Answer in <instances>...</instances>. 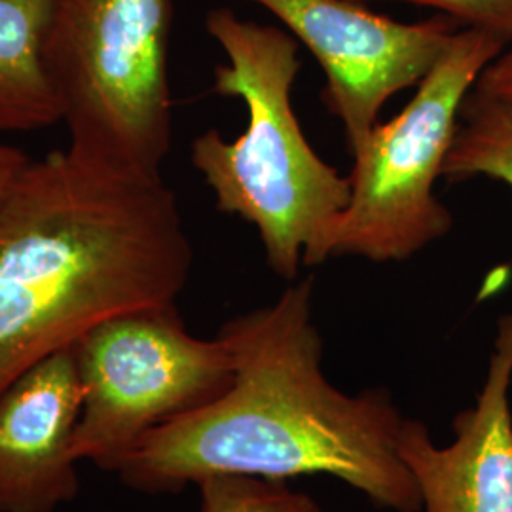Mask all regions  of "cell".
<instances>
[{
  "label": "cell",
  "instance_id": "6da1fadb",
  "mask_svg": "<svg viewBox=\"0 0 512 512\" xmlns=\"http://www.w3.org/2000/svg\"><path fill=\"white\" fill-rule=\"evenodd\" d=\"M313 281L228 321L219 336L234 382L215 401L150 431L116 471L147 494L215 475L289 480L329 475L376 507L421 512L418 484L397 452L406 420L384 387L357 395L330 384L313 323Z\"/></svg>",
  "mask_w": 512,
  "mask_h": 512
},
{
  "label": "cell",
  "instance_id": "7a4b0ae2",
  "mask_svg": "<svg viewBox=\"0 0 512 512\" xmlns=\"http://www.w3.org/2000/svg\"><path fill=\"white\" fill-rule=\"evenodd\" d=\"M192 258L162 175L31 160L0 200V391L114 315L173 306Z\"/></svg>",
  "mask_w": 512,
  "mask_h": 512
},
{
  "label": "cell",
  "instance_id": "3957f363",
  "mask_svg": "<svg viewBox=\"0 0 512 512\" xmlns=\"http://www.w3.org/2000/svg\"><path fill=\"white\" fill-rule=\"evenodd\" d=\"M205 29L226 54L213 90L247 107V128L234 141L207 129L190 148L192 165L222 213L253 224L272 272L294 281L304 253L349 202V177L327 164L306 139L293 109L300 61L287 31L215 8Z\"/></svg>",
  "mask_w": 512,
  "mask_h": 512
},
{
  "label": "cell",
  "instance_id": "277c9868",
  "mask_svg": "<svg viewBox=\"0 0 512 512\" xmlns=\"http://www.w3.org/2000/svg\"><path fill=\"white\" fill-rule=\"evenodd\" d=\"M171 27L173 0H50L42 63L73 154L162 175L173 133Z\"/></svg>",
  "mask_w": 512,
  "mask_h": 512
},
{
  "label": "cell",
  "instance_id": "5b68a950",
  "mask_svg": "<svg viewBox=\"0 0 512 512\" xmlns=\"http://www.w3.org/2000/svg\"><path fill=\"white\" fill-rule=\"evenodd\" d=\"M509 42L480 27H461L412 101L378 124L353 158L349 202L304 253V266L359 256L395 262L444 238L454 217L433 194L454 141L459 110L482 71Z\"/></svg>",
  "mask_w": 512,
  "mask_h": 512
},
{
  "label": "cell",
  "instance_id": "8992f818",
  "mask_svg": "<svg viewBox=\"0 0 512 512\" xmlns=\"http://www.w3.org/2000/svg\"><path fill=\"white\" fill-rule=\"evenodd\" d=\"M71 349L84 391L74 456L107 471H118L150 431L215 401L234 382L228 344L192 336L175 304L114 315Z\"/></svg>",
  "mask_w": 512,
  "mask_h": 512
},
{
  "label": "cell",
  "instance_id": "52a82bcc",
  "mask_svg": "<svg viewBox=\"0 0 512 512\" xmlns=\"http://www.w3.org/2000/svg\"><path fill=\"white\" fill-rule=\"evenodd\" d=\"M302 42L327 76L323 103L355 154L395 93L421 78L463 27L444 14L406 23L353 0H251Z\"/></svg>",
  "mask_w": 512,
  "mask_h": 512
},
{
  "label": "cell",
  "instance_id": "ba28073f",
  "mask_svg": "<svg viewBox=\"0 0 512 512\" xmlns=\"http://www.w3.org/2000/svg\"><path fill=\"white\" fill-rule=\"evenodd\" d=\"M512 313L497 323L488 376L473 408L454 418L439 448L425 423L403 421L397 452L414 476L425 512H512Z\"/></svg>",
  "mask_w": 512,
  "mask_h": 512
},
{
  "label": "cell",
  "instance_id": "9c48e42d",
  "mask_svg": "<svg viewBox=\"0 0 512 512\" xmlns=\"http://www.w3.org/2000/svg\"><path fill=\"white\" fill-rule=\"evenodd\" d=\"M82 406L71 348L42 359L0 391V512H54L73 501Z\"/></svg>",
  "mask_w": 512,
  "mask_h": 512
},
{
  "label": "cell",
  "instance_id": "30bf717a",
  "mask_svg": "<svg viewBox=\"0 0 512 512\" xmlns=\"http://www.w3.org/2000/svg\"><path fill=\"white\" fill-rule=\"evenodd\" d=\"M50 0H0V133H27L61 122L42 63Z\"/></svg>",
  "mask_w": 512,
  "mask_h": 512
},
{
  "label": "cell",
  "instance_id": "8fae6325",
  "mask_svg": "<svg viewBox=\"0 0 512 512\" xmlns=\"http://www.w3.org/2000/svg\"><path fill=\"white\" fill-rule=\"evenodd\" d=\"M442 177L452 183L488 177L512 188L511 103L471 90L459 110Z\"/></svg>",
  "mask_w": 512,
  "mask_h": 512
},
{
  "label": "cell",
  "instance_id": "7c38bea8",
  "mask_svg": "<svg viewBox=\"0 0 512 512\" xmlns=\"http://www.w3.org/2000/svg\"><path fill=\"white\" fill-rule=\"evenodd\" d=\"M198 488L200 512H325L311 495L264 476H209Z\"/></svg>",
  "mask_w": 512,
  "mask_h": 512
},
{
  "label": "cell",
  "instance_id": "4fadbf2b",
  "mask_svg": "<svg viewBox=\"0 0 512 512\" xmlns=\"http://www.w3.org/2000/svg\"><path fill=\"white\" fill-rule=\"evenodd\" d=\"M366 2V0H353ZM456 19L463 27H480L512 42V0H401Z\"/></svg>",
  "mask_w": 512,
  "mask_h": 512
},
{
  "label": "cell",
  "instance_id": "5bb4252c",
  "mask_svg": "<svg viewBox=\"0 0 512 512\" xmlns=\"http://www.w3.org/2000/svg\"><path fill=\"white\" fill-rule=\"evenodd\" d=\"M475 90L512 105V42L482 71Z\"/></svg>",
  "mask_w": 512,
  "mask_h": 512
},
{
  "label": "cell",
  "instance_id": "9a60e30c",
  "mask_svg": "<svg viewBox=\"0 0 512 512\" xmlns=\"http://www.w3.org/2000/svg\"><path fill=\"white\" fill-rule=\"evenodd\" d=\"M31 160L19 148L0 145V200Z\"/></svg>",
  "mask_w": 512,
  "mask_h": 512
}]
</instances>
